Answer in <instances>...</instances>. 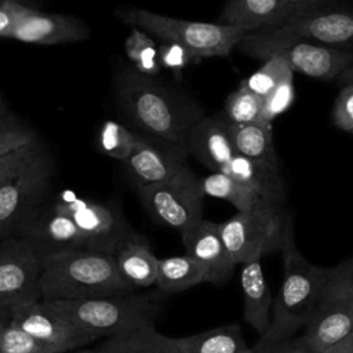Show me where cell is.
<instances>
[{
	"label": "cell",
	"mask_w": 353,
	"mask_h": 353,
	"mask_svg": "<svg viewBox=\"0 0 353 353\" xmlns=\"http://www.w3.org/2000/svg\"><path fill=\"white\" fill-rule=\"evenodd\" d=\"M116 95L123 112L145 137L185 146L190 127L204 109L186 92L134 68L116 73Z\"/></svg>",
	"instance_id": "cell-1"
},
{
	"label": "cell",
	"mask_w": 353,
	"mask_h": 353,
	"mask_svg": "<svg viewBox=\"0 0 353 353\" xmlns=\"http://www.w3.org/2000/svg\"><path fill=\"white\" fill-rule=\"evenodd\" d=\"M39 258V296L43 301L85 299L132 291L121 279L112 254L72 248L41 254Z\"/></svg>",
	"instance_id": "cell-2"
},
{
	"label": "cell",
	"mask_w": 353,
	"mask_h": 353,
	"mask_svg": "<svg viewBox=\"0 0 353 353\" xmlns=\"http://www.w3.org/2000/svg\"><path fill=\"white\" fill-rule=\"evenodd\" d=\"M283 279L274 298L270 325L256 343H270L291 338L303 328L319 305L325 268L309 262L294 240L292 218L290 216L283 243Z\"/></svg>",
	"instance_id": "cell-3"
},
{
	"label": "cell",
	"mask_w": 353,
	"mask_h": 353,
	"mask_svg": "<svg viewBox=\"0 0 353 353\" xmlns=\"http://www.w3.org/2000/svg\"><path fill=\"white\" fill-rule=\"evenodd\" d=\"M159 290L146 294H114L97 298L51 301L98 339L154 325L164 306Z\"/></svg>",
	"instance_id": "cell-4"
},
{
	"label": "cell",
	"mask_w": 353,
	"mask_h": 353,
	"mask_svg": "<svg viewBox=\"0 0 353 353\" xmlns=\"http://www.w3.org/2000/svg\"><path fill=\"white\" fill-rule=\"evenodd\" d=\"M116 15L121 22L146 32L161 43H176L185 47L199 62L229 55L245 34L234 26L179 19L138 7L120 8Z\"/></svg>",
	"instance_id": "cell-5"
},
{
	"label": "cell",
	"mask_w": 353,
	"mask_h": 353,
	"mask_svg": "<svg viewBox=\"0 0 353 353\" xmlns=\"http://www.w3.org/2000/svg\"><path fill=\"white\" fill-rule=\"evenodd\" d=\"M237 50L256 59L273 55L285 61L294 72L320 80H335L353 63V52L324 46L279 29L245 33Z\"/></svg>",
	"instance_id": "cell-6"
},
{
	"label": "cell",
	"mask_w": 353,
	"mask_h": 353,
	"mask_svg": "<svg viewBox=\"0 0 353 353\" xmlns=\"http://www.w3.org/2000/svg\"><path fill=\"white\" fill-rule=\"evenodd\" d=\"M290 214L281 205L262 204L248 211H237L218 223L223 245L234 265L261 261L280 250Z\"/></svg>",
	"instance_id": "cell-7"
},
{
	"label": "cell",
	"mask_w": 353,
	"mask_h": 353,
	"mask_svg": "<svg viewBox=\"0 0 353 353\" xmlns=\"http://www.w3.org/2000/svg\"><path fill=\"white\" fill-rule=\"evenodd\" d=\"M137 192L145 210L157 222L176 230L181 236L203 219L204 196L199 178L188 164L170 179Z\"/></svg>",
	"instance_id": "cell-8"
},
{
	"label": "cell",
	"mask_w": 353,
	"mask_h": 353,
	"mask_svg": "<svg viewBox=\"0 0 353 353\" xmlns=\"http://www.w3.org/2000/svg\"><path fill=\"white\" fill-rule=\"evenodd\" d=\"M8 319L58 353L85 347L98 341L51 301H29L14 306Z\"/></svg>",
	"instance_id": "cell-9"
},
{
	"label": "cell",
	"mask_w": 353,
	"mask_h": 353,
	"mask_svg": "<svg viewBox=\"0 0 353 353\" xmlns=\"http://www.w3.org/2000/svg\"><path fill=\"white\" fill-rule=\"evenodd\" d=\"M51 207L73 219L88 240L91 250L114 255L117 248L137 233L120 208L112 204L63 194Z\"/></svg>",
	"instance_id": "cell-10"
},
{
	"label": "cell",
	"mask_w": 353,
	"mask_h": 353,
	"mask_svg": "<svg viewBox=\"0 0 353 353\" xmlns=\"http://www.w3.org/2000/svg\"><path fill=\"white\" fill-rule=\"evenodd\" d=\"M52 176L46 150L19 174L0 185V237L18 232L39 208Z\"/></svg>",
	"instance_id": "cell-11"
},
{
	"label": "cell",
	"mask_w": 353,
	"mask_h": 353,
	"mask_svg": "<svg viewBox=\"0 0 353 353\" xmlns=\"http://www.w3.org/2000/svg\"><path fill=\"white\" fill-rule=\"evenodd\" d=\"M317 4L288 14L270 29L353 52V8L320 7Z\"/></svg>",
	"instance_id": "cell-12"
},
{
	"label": "cell",
	"mask_w": 353,
	"mask_h": 353,
	"mask_svg": "<svg viewBox=\"0 0 353 353\" xmlns=\"http://www.w3.org/2000/svg\"><path fill=\"white\" fill-rule=\"evenodd\" d=\"M40 258L32 244L14 237L8 254L0 262V314L23 302L40 299L39 296Z\"/></svg>",
	"instance_id": "cell-13"
},
{
	"label": "cell",
	"mask_w": 353,
	"mask_h": 353,
	"mask_svg": "<svg viewBox=\"0 0 353 353\" xmlns=\"http://www.w3.org/2000/svg\"><path fill=\"white\" fill-rule=\"evenodd\" d=\"M188 152L182 145L167 143L141 134L134 150L124 161L137 189L161 183L186 165Z\"/></svg>",
	"instance_id": "cell-14"
},
{
	"label": "cell",
	"mask_w": 353,
	"mask_h": 353,
	"mask_svg": "<svg viewBox=\"0 0 353 353\" xmlns=\"http://www.w3.org/2000/svg\"><path fill=\"white\" fill-rule=\"evenodd\" d=\"M18 232L39 255L72 248L91 250L88 240L73 219L52 207L34 210Z\"/></svg>",
	"instance_id": "cell-15"
},
{
	"label": "cell",
	"mask_w": 353,
	"mask_h": 353,
	"mask_svg": "<svg viewBox=\"0 0 353 353\" xmlns=\"http://www.w3.org/2000/svg\"><path fill=\"white\" fill-rule=\"evenodd\" d=\"M90 29L77 17L69 14H50L25 6L11 37L30 44H62L88 39Z\"/></svg>",
	"instance_id": "cell-16"
},
{
	"label": "cell",
	"mask_w": 353,
	"mask_h": 353,
	"mask_svg": "<svg viewBox=\"0 0 353 353\" xmlns=\"http://www.w3.org/2000/svg\"><path fill=\"white\" fill-rule=\"evenodd\" d=\"M181 237L185 254L200 265L207 283L222 284L232 276L236 265L223 245L218 223L203 218Z\"/></svg>",
	"instance_id": "cell-17"
},
{
	"label": "cell",
	"mask_w": 353,
	"mask_h": 353,
	"mask_svg": "<svg viewBox=\"0 0 353 353\" xmlns=\"http://www.w3.org/2000/svg\"><path fill=\"white\" fill-rule=\"evenodd\" d=\"M183 145L189 156L214 172L222 171L236 154L229 134V121L222 112L200 117L190 127Z\"/></svg>",
	"instance_id": "cell-18"
},
{
	"label": "cell",
	"mask_w": 353,
	"mask_h": 353,
	"mask_svg": "<svg viewBox=\"0 0 353 353\" xmlns=\"http://www.w3.org/2000/svg\"><path fill=\"white\" fill-rule=\"evenodd\" d=\"M303 328V338L323 353L353 331V296L319 303Z\"/></svg>",
	"instance_id": "cell-19"
},
{
	"label": "cell",
	"mask_w": 353,
	"mask_h": 353,
	"mask_svg": "<svg viewBox=\"0 0 353 353\" xmlns=\"http://www.w3.org/2000/svg\"><path fill=\"white\" fill-rule=\"evenodd\" d=\"M240 285L244 301V320L261 336L270 325V310L273 305V296L261 261H250L241 265Z\"/></svg>",
	"instance_id": "cell-20"
},
{
	"label": "cell",
	"mask_w": 353,
	"mask_h": 353,
	"mask_svg": "<svg viewBox=\"0 0 353 353\" xmlns=\"http://www.w3.org/2000/svg\"><path fill=\"white\" fill-rule=\"evenodd\" d=\"M285 17L284 0H228L218 23L254 33L276 26Z\"/></svg>",
	"instance_id": "cell-21"
},
{
	"label": "cell",
	"mask_w": 353,
	"mask_h": 353,
	"mask_svg": "<svg viewBox=\"0 0 353 353\" xmlns=\"http://www.w3.org/2000/svg\"><path fill=\"white\" fill-rule=\"evenodd\" d=\"M114 261L121 279L134 288H148L156 284L159 258L148 240L135 233L114 252Z\"/></svg>",
	"instance_id": "cell-22"
},
{
	"label": "cell",
	"mask_w": 353,
	"mask_h": 353,
	"mask_svg": "<svg viewBox=\"0 0 353 353\" xmlns=\"http://www.w3.org/2000/svg\"><path fill=\"white\" fill-rule=\"evenodd\" d=\"M222 172L250 188L263 201L281 205L284 200V183L279 168H270L240 154H234L222 168Z\"/></svg>",
	"instance_id": "cell-23"
},
{
	"label": "cell",
	"mask_w": 353,
	"mask_h": 353,
	"mask_svg": "<svg viewBox=\"0 0 353 353\" xmlns=\"http://www.w3.org/2000/svg\"><path fill=\"white\" fill-rule=\"evenodd\" d=\"M229 134L236 154L270 168H279L272 124L263 121L229 123Z\"/></svg>",
	"instance_id": "cell-24"
},
{
	"label": "cell",
	"mask_w": 353,
	"mask_h": 353,
	"mask_svg": "<svg viewBox=\"0 0 353 353\" xmlns=\"http://www.w3.org/2000/svg\"><path fill=\"white\" fill-rule=\"evenodd\" d=\"M179 353H252L239 324L205 330L189 336L175 338Z\"/></svg>",
	"instance_id": "cell-25"
},
{
	"label": "cell",
	"mask_w": 353,
	"mask_h": 353,
	"mask_svg": "<svg viewBox=\"0 0 353 353\" xmlns=\"http://www.w3.org/2000/svg\"><path fill=\"white\" fill-rule=\"evenodd\" d=\"M94 349L95 353H179L175 338L160 334L154 325L105 338Z\"/></svg>",
	"instance_id": "cell-26"
},
{
	"label": "cell",
	"mask_w": 353,
	"mask_h": 353,
	"mask_svg": "<svg viewBox=\"0 0 353 353\" xmlns=\"http://www.w3.org/2000/svg\"><path fill=\"white\" fill-rule=\"evenodd\" d=\"M205 281V274L200 265L189 255H175L159 258L156 287L164 295L182 292Z\"/></svg>",
	"instance_id": "cell-27"
},
{
	"label": "cell",
	"mask_w": 353,
	"mask_h": 353,
	"mask_svg": "<svg viewBox=\"0 0 353 353\" xmlns=\"http://www.w3.org/2000/svg\"><path fill=\"white\" fill-rule=\"evenodd\" d=\"M199 186L203 196H210L230 203L237 211H248L262 204H269L263 201L255 192H252L245 185L240 183L230 175L216 171L201 179H199Z\"/></svg>",
	"instance_id": "cell-28"
},
{
	"label": "cell",
	"mask_w": 353,
	"mask_h": 353,
	"mask_svg": "<svg viewBox=\"0 0 353 353\" xmlns=\"http://www.w3.org/2000/svg\"><path fill=\"white\" fill-rule=\"evenodd\" d=\"M124 51L134 65V69L141 74L156 77L160 73L161 66L157 55V46L153 37L146 32L138 28H131L130 34L124 41Z\"/></svg>",
	"instance_id": "cell-29"
},
{
	"label": "cell",
	"mask_w": 353,
	"mask_h": 353,
	"mask_svg": "<svg viewBox=\"0 0 353 353\" xmlns=\"http://www.w3.org/2000/svg\"><path fill=\"white\" fill-rule=\"evenodd\" d=\"M139 138L141 134L127 128L125 125L114 120H106L102 123L98 132V149L108 157L124 163L134 150Z\"/></svg>",
	"instance_id": "cell-30"
},
{
	"label": "cell",
	"mask_w": 353,
	"mask_h": 353,
	"mask_svg": "<svg viewBox=\"0 0 353 353\" xmlns=\"http://www.w3.org/2000/svg\"><path fill=\"white\" fill-rule=\"evenodd\" d=\"M262 106L263 98L240 84L226 98L222 113L229 123L234 124L261 121Z\"/></svg>",
	"instance_id": "cell-31"
},
{
	"label": "cell",
	"mask_w": 353,
	"mask_h": 353,
	"mask_svg": "<svg viewBox=\"0 0 353 353\" xmlns=\"http://www.w3.org/2000/svg\"><path fill=\"white\" fill-rule=\"evenodd\" d=\"M294 70L280 57H270L265 59L263 65L251 76L244 79L240 84L251 90L254 94L265 98L269 95L285 77L292 76Z\"/></svg>",
	"instance_id": "cell-32"
},
{
	"label": "cell",
	"mask_w": 353,
	"mask_h": 353,
	"mask_svg": "<svg viewBox=\"0 0 353 353\" xmlns=\"http://www.w3.org/2000/svg\"><path fill=\"white\" fill-rule=\"evenodd\" d=\"M0 353H58L51 346L33 338L10 319L0 330Z\"/></svg>",
	"instance_id": "cell-33"
},
{
	"label": "cell",
	"mask_w": 353,
	"mask_h": 353,
	"mask_svg": "<svg viewBox=\"0 0 353 353\" xmlns=\"http://www.w3.org/2000/svg\"><path fill=\"white\" fill-rule=\"evenodd\" d=\"M353 296V258L334 268H325L319 303Z\"/></svg>",
	"instance_id": "cell-34"
},
{
	"label": "cell",
	"mask_w": 353,
	"mask_h": 353,
	"mask_svg": "<svg viewBox=\"0 0 353 353\" xmlns=\"http://www.w3.org/2000/svg\"><path fill=\"white\" fill-rule=\"evenodd\" d=\"M34 131L10 110L0 113V156L36 141Z\"/></svg>",
	"instance_id": "cell-35"
},
{
	"label": "cell",
	"mask_w": 353,
	"mask_h": 353,
	"mask_svg": "<svg viewBox=\"0 0 353 353\" xmlns=\"http://www.w3.org/2000/svg\"><path fill=\"white\" fill-rule=\"evenodd\" d=\"M46 149L39 139L29 145L18 148L0 156V185L10 178L19 174L25 167H28L34 159H37Z\"/></svg>",
	"instance_id": "cell-36"
},
{
	"label": "cell",
	"mask_w": 353,
	"mask_h": 353,
	"mask_svg": "<svg viewBox=\"0 0 353 353\" xmlns=\"http://www.w3.org/2000/svg\"><path fill=\"white\" fill-rule=\"evenodd\" d=\"M294 74L285 77L269 95L263 98L261 121L272 124V121L284 113L294 102Z\"/></svg>",
	"instance_id": "cell-37"
},
{
	"label": "cell",
	"mask_w": 353,
	"mask_h": 353,
	"mask_svg": "<svg viewBox=\"0 0 353 353\" xmlns=\"http://www.w3.org/2000/svg\"><path fill=\"white\" fill-rule=\"evenodd\" d=\"M157 55L160 66L174 72H181L188 65L199 62L185 47L176 43H161L157 47Z\"/></svg>",
	"instance_id": "cell-38"
},
{
	"label": "cell",
	"mask_w": 353,
	"mask_h": 353,
	"mask_svg": "<svg viewBox=\"0 0 353 353\" xmlns=\"http://www.w3.org/2000/svg\"><path fill=\"white\" fill-rule=\"evenodd\" d=\"M334 124L353 134V84H346L336 97L332 108Z\"/></svg>",
	"instance_id": "cell-39"
},
{
	"label": "cell",
	"mask_w": 353,
	"mask_h": 353,
	"mask_svg": "<svg viewBox=\"0 0 353 353\" xmlns=\"http://www.w3.org/2000/svg\"><path fill=\"white\" fill-rule=\"evenodd\" d=\"M252 353H317L303 335H294L281 341L270 343H256L252 347Z\"/></svg>",
	"instance_id": "cell-40"
},
{
	"label": "cell",
	"mask_w": 353,
	"mask_h": 353,
	"mask_svg": "<svg viewBox=\"0 0 353 353\" xmlns=\"http://www.w3.org/2000/svg\"><path fill=\"white\" fill-rule=\"evenodd\" d=\"M21 0H0V37L10 39L23 7Z\"/></svg>",
	"instance_id": "cell-41"
},
{
	"label": "cell",
	"mask_w": 353,
	"mask_h": 353,
	"mask_svg": "<svg viewBox=\"0 0 353 353\" xmlns=\"http://www.w3.org/2000/svg\"><path fill=\"white\" fill-rule=\"evenodd\" d=\"M323 353H353V331Z\"/></svg>",
	"instance_id": "cell-42"
},
{
	"label": "cell",
	"mask_w": 353,
	"mask_h": 353,
	"mask_svg": "<svg viewBox=\"0 0 353 353\" xmlns=\"http://www.w3.org/2000/svg\"><path fill=\"white\" fill-rule=\"evenodd\" d=\"M320 0H284L285 8H287V15L296 11V10H302L306 7H310L313 4H317Z\"/></svg>",
	"instance_id": "cell-43"
},
{
	"label": "cell",
	"mask_w": 353,
	"mask_h": 353,
	"mask_svg": "<svg viewBox=\"0 0 353 353\" xmlns=\"http://www.w3.org/2000/svg\"><path fill=\"white\" fill-rule=\"evenodd\" d=\"M338 83H342V84H353V63L346 68L343 72L339 73V76L335 79Z\"/></svg>",
	"instance_id": "cell-44"
},
{
	"label": "cell",
	"mask_w": 353,
	"mask_h": 353,
	"mask_svg": "<svg viewBox=\"0 0 353 353\" xmlns=\"http://www.w3.org/2000/svg\"><path fill=\"white\" fill-rule=\"evenodd\" d=\"M12 241H14V237L7 239V240H4V241H1V243H0V262H1V261H3V258L8 254V251H10L11 245H12Z\"/></svg>",
	"instance_id": "cell-45"
},
{
	"label": "cell",
	"mask_w": 353,
	"mask_h": 353,
	"mask_svg": "<svg viewBox=\"0 0 353 353\" xmlns=\"http://www.w3.org/2000/svg\"><path fill=\"white\" fill-rule=\"evenodd\" d=\"M66 353H95V349H88L87 346L85 347H80V349H74V350H70V352H66Z\"/></svg>",
	"instance_id": "cell-46"
},
{
	"label": "cell",
	"mask_w": 353,
	"mask_h": 353,
	"mask_svg": "<svg viewBox=\"0 0 353 353\" xmlns=\"http://www.w3.org/2000/svg\"><path fill=\"white\" fill-rule=\"evenodd\" d=\"M6 112H8V108L0 95V113H6Z\"/></svg>",
	"instance_id": "cell-47"
},
{
	"label": "cell",
	"mask_w": 353,
	"mask_h": 353,
	"mask_svg": "<svg viewBox=\"0 0 353 353\" xmlns=\"http://www.w3.org/2000/svg\"><path fill=\"white\" fill-rule=\"evenodd\" d=\"M8 320V317H0V330H1V327L4 325V323Z\"/></svg>",
	"instance_id": "cell-48"
},
{
	"label": "cell",
	"mask_w": 353,
	"mask_h": 353,
	"mask_svg": "<svg viewBox=\"0 0 353 353\" xmlns=\"http://www.w3.org/2000/svg\"><path fill=\"white\" fill-rule=\"evenodd\" d=\"M0 317H7V316H3V314H0Z\"/></svg>",
	"instance_id": "cell-49"
}]
</instances>
